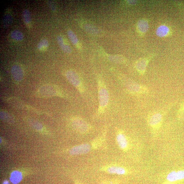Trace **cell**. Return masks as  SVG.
<instances>
[{"instance_id": "8fae6325", "label": "cell", "mask_w": 184, "mask_h": 184, "mask_svg": "<svg viewBox=\"0 0 184 184\" xmlns=\"http://www.w3.org/2000/svg\"><path fill=\"white\" fill-rule=\"evenodd\" d=\"M108 173L118 175H124L126 173V170L123 168L118 166H111L107 169Z\"/></svg>"}, {"instance_id": "4316f807", "label": "cell", "mask_w": 184, "mask_h": 184, "mask_svg": "<svg viewBox=\"0 0 184 184\" xmlns=\"http://www.w3.org/2000/svg\"><path fill=\"white\" fill-rule=\"evenodd\" d=\"M3 184H9V182L8 181L6 180L3 182Z\"/></svg>"}, {"instance_id": "277c9868", "label": "cell", "mask_w": 184, "mask_h": 184, "mask_svg": "<svg viewBox=\"0 0 184 184\" xmlns=\"http://www.w3.org/2000/svg\"><path fill=\"white\" fill-rule=\"evenodd\" d=\"M72 123L75 129L81 133H86L89 129V126L87 122L79 117H75L73 118Z\"/></svg>"}, {"instance_id": "44dd1931", "label": "cell", "mask_w": 184, "mask_h": 184, "mask_svg": "<svg viewBox=\"0 0 184 184\" xmlns=\"http://www.w3.org/2000/svg\"><path fill=\"white\" fill-rule=\"evenodd\" d=\"M11 36L14 39L18 40H22L24 38V36L22 33L18 30H15L13 31L11 33Z\"/></svg>"}, {"instance_id": "9a60e30c", "label": "cell", "mask_w": 184, "mask_h": 184, "mask_svg": "<svg viewBox=\"0 0 184 184\" xmlns=\"http://www.w3.org/2000/svg\"><path fill=\"white\" fill-rule=\"evenodd\" d=\"M57 40L59 45L61 48L64 52L66 53H70L71 52V49L70 47L66 44L64 43L63 39L62 37L60 36H58Z\"/></svg>"}, {"instance_id": "d6986e66", "label": "cell", "mask_w": 184, "mask_h": 184, "mask_svg": "<svg viewBox=\"0 0 184 184\" xmlns=\"http://www.w3.org/2000/svg\"><path fill=\"white\" fill-rule=\"evenodd\" d=\"M13 20L12 15L10 14H7L3 16L2 20V25L3 27H6L11 24Z\"/></svg>"}, {"instance_id": "52a82bcc", "label": "cell", "mask_w": 184, "mask_h": 184, "mask_svg": "<svg viewBox=\"0 0 184 184\" xmlns=\"http://www.w3.org/2000/svg\"><path fill=\"white\" fill-rule=\"evenodd\" d=\"M167 180L171 182L184 179V170L177 172L173 171L169 173L166 177Z\"/></svg>"}, {"instance_id": "ac0fdd59", "label": "cell", "mask_w": 184, "mask_h": 184, "mask_svg": "<svg viewBox=\"0 0 184 184\" xmlns=\"http://www.w3.org/2000/svg\"><path fill=\"white\" fill-rule=\"evenodd\" d=\"M49 43L48 41L46 39L41 40L37 44V49L40 51L43 52L46 50L48 47Z\"/></svg>"}, {"instance_id": "5bb4252c", "label": "cell", "mask_w": 184, "mask_h": 184, "mask_svg": "<svg viewBox=\"0 0 184 184\" xmlns=\"http://www.w3.org/2000/svg\"><path fill=\"white\" fill-rule=\"evenodd\" d=\"M22 178V175L21 173L15 170L11 173L10 179L12 183L16 184L20 182Z\"/></svg>"}, {"instance_id": "603a6c76", "label": "cell", "mask_w": 184, "mask_h": 184, "mask_svg": "<svg viewBox=\"0 0 184 184\" xmlns=\"http://www.w3.org/2000/svg\"><path fill=\"white\" fill-rule=\"evenodd\" d=\"M30 123L33 127L37 130L42 131L43 129V126L40 123L35 121L31 120Z\"/></svg>"}, {"instance_id": "7a4b0ae2", "label": "cell", "mask_w": 184, "mask_h": 184, "mask_svg": "<svg viewBox=\"0 0 184 184\" xmlns=\"http://www.w3.org/2000/svg\"><path fill=\"white\" fill-rule=\"evenodd\" d=\"M37 94L42 98L58 96L65 98L63 92L59 87L52 85H46L41 87L37 92Z\"/></svg>"}, {"instance_id": "4fadbf2b", "label": "cell", "mask_w": 184, "mask_h": 184, "mask_svg": "<svg viewBox=\"0 0 184 184\" xmlns=\"http://www.w3.org/2000/svg\"><path fill=\"white\" fill-rule=\"evenodd\" d=\"M169 29L168 26L165 25L159 26L156 31L157 36L159 37H163L166 36L169 33Z\"/></svg>"}, {"instance_id": "3957f363", "label": "cell", "mask_w": 184, "mask_h": 184, "mask_svg": "<svg viewBox=\"0 0 184 184\" xmlns=\"http://www.w3.org/2000/svg\"><path fill=\"white\" fill-rule=\"evenodd\" d=\"M66 76L68 81L77 89L80 93L84 94L85 92L84 84L78 74L74 71L70 70L67 72Z\"/></svg>"}, {"instance_id": "ffe728a7", "label": "cell", "mask_w": 184, "mask_h": 184, "mask_svg": "<svg viewBox=\"0 0 184 184\" xmlns=\"http://www.w3.org/2000/svg\"><path fill=\"white\" fill-rule=\"evenodd\" d=\"M147 64V62L145 59H142L138 60L136 64V69L139 72H144L146 68Z\"/></svg>"}, {"instance_id": "7c38bea8", "label": "cell", "mask_w": 184, "mask_h": 184, "mask_svg": "<svg viewBox=\"0 0 184 184\" xmlns=\"http://www.w3.org/2000/svg\"><path fill=\"white\" fill-rule=\"evenodd\" d=\"M137 26L139 32L142 33H146L149 28L148 22L147 20L144 19L139 20Z\"/></svg>"}, {"instance_id": "6da1fadb", "label": "cell", "mask_w": 184, "mask_h": 184, "mask_svg": "<svg viewBox=\"0 0 184 184\" xmlns=\"http://www.w3.org/2000/svg\"><path fill=\"white\" fill-rule=\"evenodd\" d=\"M99 106L94 117H97L103 114L106 109L109 101V94L106 86L101 78L98 79Z\"/></svg>"}, {"instance_id": "7402d4cb", "label": "cell", "mask_w": 184, "mask_h": 184, "mask_svg": "<svg viewBox=\"0 0 184 184\" xmlns=\"http://www.w3.org/2000/svg\"><path fill=\"white\" fill-rule=\"evenodd\" d=\"M1 118L2 119L7 121H12V118L11 115L8 112L2 111L1 112Z\"/></svg>"}, {"instance_id": "484cf974", "label": "cell", "mask_w": 184, "mask_h": 184, "mask_svg": "<svg viewBox=\"0 0 184 184\" xmlns=\"http://www.w3.org/2000/svg\"><path fill=\"white\" fill-rule=\"evenodd\" d=\"M164 184H174V183L173 182H170L168 180L164 183Z\"/></svg>"}, {"instance_id": "5b68a950", "label": "cell", "mask_w": 184, "mask_h": 184, "mask_svg": "<svg viewBox=\"0 0 184 184\" xmlns=\"http://www.w3.org/2000/svg\"><path fill=\"white\" fill-rule=\"evenodd\" d=\"M123 84L124 85L126 90L132 94L141 93L142 92V88L137 84L131 81L126 80H122Z\"/></svg>"}, {"instance_id": "8992f818", "label": "cell", "mask_w": 184, "mask_h": 184, "mask_svg": "<svg viewBox=\"0 0 184 184\" xmlns=\"http://www.w3.org/2000/svg\"><path fill=\"white\" fill-rule=\"evenodd\" d=\"M90 146L88 144H84L74 147L69 151L71 155H78L85 154L90 151Z\"/></svg>"}, {"instance_id": "cb8c5ba5", "label": "cell", "mask_w": 184, "mask_h": 184, "mask_svg": "<svg viewBox=\"0 0 184 184\" xmlns=\"http://www.w3.org/2000/svg\"><path fill=\"white\" fill-rule=\"evenodd\" d=\"M68 34L71 42L74 44H76L77 42V39L76 36L73 32L72 31L69 30L68 32Z\"/></svg>"}, {"instance_id": "e0dca14e", "label": "cell", "mask_w": 184, "mask_h": 184, "mask_svg": "<svg viewBox=\"0 0 184 184\" xmlns=\"http://www.w3.org/2000/svg\"><path fill=\"white\" fill-rule=\"evenodd\" d=\"M22 18L24 22L26 24V25L29 28L31 25V19L29 11L28 10L25 9L23 11L22 13Z\"/></svg>"}, {"instance_id": "9c48e42d", "label": "cell", "mask_w": 184, "mask_h": 184, "mask_svg": "<svg viewBox=\"0 0 184 184\" xmlns=\"http://www.w3.org/2000/svg\"><path fill=\"white\" fill-rule=\"evenodd\" d=\"M117 144L121 149L125 150L128 147V142L125 136L123 133L119 132L116 136Z\"/></svg>"}, {"instance_id": "ba28073f", "label": "cell", "mask_w": 184, "mask_h": 184, "mask_svg": "<svg viewBox=\"0 0 184 184\" xmlns=\"http://www.w3.org/2000/svg\"><path fill=\"white\" fill-rule=\"evenodd\" d=\"M11 72L14 79L17 81H21L23 77V71L21 67L18 65L13 66L11 69Z\"/></svg>"}, {"instance_id": "30bf717a", "label": "cell", "mask_w": 184, "mask_h": 184, "mask_svg": "<svg viewBox=\"0 0 184 184\" xmlns=\"http://www.w3.org/2000/svg\"><path fill=\"white\" fill-rule=\"evenodd\" d=\"M162 120V116L161 114L156 113L153 115L150 118L149 124L153 128H158L161 124Z\"/></svg>"}, {"instance_id": "d4e9b609", "label": "cell", "mask_w": 184, "mask_h": 184, "mask_svg": "<svg viewBox=\"0 0 184 184\" xmlns=\"http://www.w3.org/2000/svg\"><path fill=\"white\" fill-rule=\"evenodd\" d=\"M47 3H48V5L51 10L53 11H54L55 10V8L54 4V2L52 1H48Z\"/></svg>"}, {"instance_id": "2e32d148", "label": "cell", "mask_w": 184, "mask_h": 184, "mask_svg": "<svg viewBox=\"0 0 184 184\" xmlns=\"http://www.w3.org/2000/svg\"><path fill=\"white\" fill-rule=\"evenodd\" d=\"M8 103L13 107L20 108L23 107V104L22 101L18 99L15 98H10L8 100Z\"/></svg>"}]
</instances>
